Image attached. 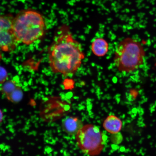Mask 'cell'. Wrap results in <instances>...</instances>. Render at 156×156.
Listing matches in <instances>:
<instances>
[{"instance_id": "obj_10", "label": "cell", "mask_w": 156, "mask_h": 156, "mask_svg": "<svg viewBox=\"0 0 156 156\" xmlns=\"http://www.w3.org/2000/svg\"><path fill=\"white\" fill-rule=\"evenodd\" d=\"M122 140V136L119 132L117 133L112 134V135L111 136V141L113 144L116 145H118L121 143Z\"/></svg>"}, {"instance_id": "obj_12", "label": "cell", "mask_w": 156, "mask_h": 156, "mask_svg": "<svg viewBox=\"0 0 156 156\" xmlns=\"http://www.w3.org/2000/svg\"><path fill=\"white\" fill-rule=\"evenodd\" d=\"M3 114L2 113L1 111L0 110V122H1L2 120L3 119Z\"/></svg>"}, {"instance_id": "obj_4", "label": "cell", "mask_w": 156, "mask_h": 156, "mask_svg": "<svg viewBox=\"0 0 156 156\" xmlns=\"http://www.w3.org/2000/svg\"><path fill=\"white\" fill-rule=\"evenodd\" d=\"M77 145L83 153L90 156L98 155L104 148L107 139L98 127L88 124L83 126L76 135Z\"/></svg>"}, {"instance_id": "obj_3", "label": "cell", "mask_w": 156, "mask_h": 156, "mask_svg": "<svg viewBox=\"0 0 156 156\" xmlns=\"http://www.w3.org/2000/svg\"><path fill=\"white\" fill-rule=\"evenodd\" d=\"M145 56V50L139 42L131 38H126L117 46L114 63L119 71L130 73L143 65Z\"/></svg>"}, {"instance_id": "obj_5", "label": "cell", "mask_w": 156, "mask_h": 156, "mask_svg": "<svg viewBox=\"0 0 156 156\" xmlns=\"http://www.w3.org/2000/svg\"><path fill=\"white\" fill-rule=\"evenodd\" d=\"M13 18L8 16H0V49L10 51L19 43L12 27Z\"/></svg>"}, {"instance_id": "obj_2", "label": "cell", "mask_w": 156, "mask_h": 156, "mask_svg": "<svg viewBox=\"0 0 156 156\" xmlns=\"http://www.w3.org/2000/svg\"><path fill=\"white\" fill-rule=\"evenodd\" d=\"M45 23L40 13L33 10L21 12L13 18L12 27L19 43L30 44L44 36Z\"/></svg>"}, {"instance_id": "obj_1", "label": "cell", "mask_w": 156, "mask_h": 156, "mask_svg": "<svg viewBox=\"0 0 156 156\" xmlns=\"http://www.w3.org/2000/svg\"><path fill=\"white\" fill-rule=\"evenodd\" d=\"M84 58L80 44L73 38L68 27H62L49 51V64L52 72L66 76L73 75Z\"/></svg>"}, {"instance_id": "obj_7", "label": "cell", "mask_w": 156, "mask_h": 156, "mask_svg": "<svg viewBox=\"0 0 156 156\" xmlns=\"http://www.w3.org/2000/svg\"><path fill=\"white\" fill-rule=\"evenodd\" d=\"M83 126L82 121L77 117L67 116L62 122L63 131L70 135H75Z\"/></svg>"}, {"instance_id": "obj_11", "label": "cell", "mask_w": 156, "mask_h": 156, "mask_svg": "<svg viewBox=\"0 0 156 156\" xmlns=\"http://www.w3.org/2000/svg\"><path fill=\"white\" fill-rule=\"evenodd\" d=\"M7 75L5 69L0 67V84H3L7 80Z\"/></svg>"}, {"instance_id": "obj_6", "label": "cell", "mask_w": 156, "mask_h": 156, "mask_svg": "<svg viewBox=\"0 0 156 156\" xmlns=\"http://www.w3.org/2000/svg\"><path fill=\"white\" fill-rule=\"evenodd\" d=\"M2 85L1 92L9 101L17 103L22 99L23 95L22 89L16 80H8Z\"/></svg>"}, {"instance_id": "obj_9", "label": "cell", "mask_w": 156, "mask_h": 156, "mask_svg": "<svg viewBox=\"0 0 156 156\" xmlns=\"http://www.w3.org/2000/svg\"><path fill=\"white\" fill-rule=\"evenodd\" d=\"M108 44L106 40L102 38H97L91 44V50L94 54L99 57L104 56L108 50Z\"/></svg>"}, {"instance_id": "obj_8", "label": "cell", "mask_w": 156, "mask_h": 156, "mask_svg": "<svg viewBox=\"0 0 156 156\" xmlns=\"http://www.w3.org/2000/svg\"><path fill=\"white\" fill-rule=\"evenodd\" d=\"M103 128L107 132L112 134L120 132L122 126V122L118 117L111 115L107 117L103 123Z\"/></svg>"}]
</instances>
